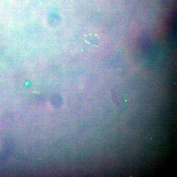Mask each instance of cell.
<instances>
[{
    "label": "cell",
    "mask_w": 177,
    "mask_h": 177,
    "mask_svg": "<svg viewBox=\"0 0 177 177\" xmlns=\"http://www.w3.org/2000/svg\"><path fill=\"white\" fill-rule=\"evenodd\" d=\"M86 41L90 44L98 46L100 44L98 37L97 35L94 34H89L86 37Z\"/></svg>",
    "instance_id": "obj_1"
}]
</instances>
